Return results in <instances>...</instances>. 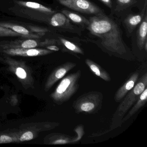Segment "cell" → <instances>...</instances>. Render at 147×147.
Listing matches in <instances>:
<instances>
[{"instance_id": "23", "label": "cell", "mask_w": 147, "mask_h": 147, "mask_svg": "<svg viewBox=\"0 0 147 147\" xmlns=\"http://www.w3.org/2000/svg\"><path fill=\"white\" fill-rule=\"evenodd\" d=\"M16 74L18 77L21 79H25L27 76V74L25 69L21 67L17 69Z\"/></svg>"}, {"instance_id": "20", "label": "cell", "mask_w": 147, "mask_h": 147, "mask_svg": "<svg viewBox=\"0 0 147 147\" xmlns=\"http://www.w3.org/2000/svg\"><path fill=\"white\" fill-rule=\"evenodd\" d=\"M0 37H20L24 38L22 35L8 28L1 26H0Z\"/></svg>"}, {"instance_id": "22", "label": "cell", "mask_w": 147, "mask_h": 147, "mask_svg": "<svg viewBox=\"0 0 147 147\" xmlns=\"http://www.w3.org/2000/svg\"><path fill=\"white\" fill-rule=\"evenodd\" d=\"M33 133L31 131H28L25 132L22 136L20 137V141L21 142L24 141H30L33 138Z\"/></svg>"}, {"instance_id": "6", "label": "cell", "mask_w": 147, "mask_h": 147, "mask_svg": "<svg viewBox=\"0 0 147 147\" xmlns=\"http://www.w3.org/2000/svg\"><path fill=\"white\" fill-rule=\"evenodd\" d=\"M63 6L86 15L96 16L105 13L104 10L88 0H57Z\"/></svg>"}, {"instance_id": "24", "label": "cell", "mask_w": 147, "mask_h": 147, "mask_svg": "<svg viewBox=\"0 0 147 147\" xmlns=\"http://www.w3.org/2000/svg\"><path fill=\"white\" fill-rule=\"evenodd\" d=\"M12 138L9 136L2 135L0 136V143H7L12 142Z\"/></svg>"}, {"instance_id": "25", "label": "cell", "mask_w": 147, "mask_h": 147, "mask_svg": "<svg viewBox=\"0 0 147 147\" xmlns=\"http://www.w3.org/2000/svg\"><path fill=\"white\" fill-rule=\"evenodd\" d=\"M99 1L103 3L105 5L110 8L111 11H112L113 9V2L112 0H99Z\"/></svg>"}, {"instance_id": "21", "label": "cell", "mask_w": 147, "mask_h": 147, "mask_svg": "<svg viewBox=\"0 0 147 147\" xmlns=\"http://www.w3.org/2000/svg\"><path fill=\"white\" fill-rule=\"evenodd\" d=\"M29 29L32 32L35 33L40 34L42 36L45 35L46 32H49V30L47 28H42L38 26H29Z\"/></svg>"}, {"instance_id": "4", "label": "cell", "mask_w": 147, "mask_h": 147, "mask_svg": "<svg viewBox=\"0 0 147 147\" xmlns=\"http://www.w3.org/2000/svg\"><path fill=\"white\" fill-rule=\"evenodd\" d=\"M81 71L78 70L63 78L51 94L52 99L61 105L69 100L78 91Z\"/></svg>"}, {"instance_id": "7", "label": "cell", "mask_w": 147, "mask_h": 147, "mask_svg": "<svg viewBox=\"0 0 147 147\" xmlns=\"http://www.w3.org/2000/svg\"><path fill=\"white\" fill-rule=\"evenodd\" d=\"M60 45L58 39H18L14 41H5L0 42V49H33L37 47H47L50 45Z\"/></svg>"}, {"instance_id": "5", "label": "cell", "mask_w": 147, "mask_h": 147, "mask_svg": "<svg viewBox=\"0 0 147 147\" xmlns=\"http://www.w3.org/2000/svg\"><path fill=\"white\" fill-rule=\"evenodd\" d=\"M103 100V94L100 92H89L74 101L73 107L77 113H95L102 107Z\"/></svg>"}, {"instance_id": "17", "label": "cell", "mask_w": 147, "mask_h": 147, "mask_svg": "<svg viewBox=\"0 0 147 147\" xmlns=\"http://www.w3.org/2000/svg\"><path fill=\"white\" fill-rule=\"evenodd\" d=\"M147 101V88H146L141 94L138 99L137 100L136 103L134 105L133 107L131 109L128 114L125 117H123L122 119V123L127 121L131 117H132L137 112L141 107L144 105Z\"/></svg>"}, {"instance_id": "13", "label": "cell", "mask_w": 147, "mask_h": 147, "mask_svg": "<svg viewBox=\"0 0 147 147\" xmlns=\"http://www.w3.org/2000/svg\"><path fill=\"white\" fill-rule=\"evenodd\" d=\"M76 66V63L67 62L57 67L49 78L46 84V88L49 89L58 80L64 77L69 71L73 69Z\"/></svg>"}, {"instance_id": "2", "label": "cell", "mask_w": 147, "mask_h": 147, "mask_svg": "<svg viewBox=\"0 0 147 147\" xmlns=\"http://www.w3.org/2000/svg\"><path fill=\"white\" fill-rule=\"evenodd\" d=\"M13 11L20 17L48 24L56 11L39 3L31 1H14Z\"/></svg>"}, {"instance_id": "18", "label": "cell", "mask_w": 147, "mask_h": 147, "mask_svg": "<svg viewBox=\"0 0 147 147\" xmlns=\"http://www.w3.org/2000/svg\"><path fill=\"white\" fill-rule=\"evenodd\" d=\"M86 63L89 67L92 72L95 75L98 76L105 81L110 82L111 80L110 75L99 65L89 59H86Z\"/></svg>"}, {"instance_id": "9", "label": "cell", "mask_w": 147, "mask_h": 147, "mask_svg": "<svg viewBox=\"0 0 147 147\" xmlns=\"http://www.w3.org/2000/svg\"><path fill=\"white\" fill-rule=\"evenodd\" d=\"M145 0H114L113 9L111 14L120 20L125 16L131 13L133 7H137L139 11L142 9Z\"/></svg>"}, {"instance_id": "19", "label": "cell", "mask_w": 147, "mask_h": 147, "mask_svg": "<svg viewBox=\"0 0 147 147\" xmlns=\"http://www.w3.org/2000/svg\"><path fill=\"white\" fill-rule=\"evenodd\" d=\"M58 40L60 43V45H62L66 51L76 54L84 55V51L76 44L64 38L59 37Z\"/></svg>"}, {"instance_id": "15", "label": "cell", "mask_w": 147, "mask_h": 147, "mask_svg": "<svg viewBox=\"0 0 147 147\" xmlns=\"http://www.w3.org/2000/svg\"><path fill=\"white\" fill-rule=\"evenodd\" d=\"M0 26L10 29L24 36L25 38L39 39L42 36L40 34L34 33L30 30H28L22 26L15 24L12 23L0 22Z\"/></svg>"}, {"instance_id": "26", "label": "cell", "mask_w": 147, "mask_h": 147, "mask_svg": "<svg viewBox=\"0 0 147 147\" xmlns=\"http://www.w3.org/2000/svg\"><path fill=\"white\" fill-rule=\"evenodd\" d=\"M46 49L49 50L51 51H58L60 50V48L57 46L56 45H50L47 46L46 47Z\"/></svg>"}, {"instance_id": "14", "label": "cell", "mask_w": 147, "mask_h": 147, "mask_svg": "<svg viewBox=\"0 0 147 147\" xmlns=\"http://www.w3.org/2000/svg\"><path fill=\"white\" fill-rule=\"evenodd\" d=\"M139 75L138 71L133 73L124 84L119 88L114 96V100L116 102L120 101L134 87L138 80Z\"/></svg>"}, {"instance_id": "11", "label": "cell", "mask_w": 147, "mask_h": 147, "mask_svg": "<svg viewBox=\"0 0 147 147\" xmlns=\"http://www.w3.org/2000/svg\"><path fill=\"white\" fill-rule=\"evenodd\" d=\"M147 13L141 24L133 31L131 38L133 46L140 51H147Z\"/></svg>"}, {"instance_id": "8", "label": "cell", "mask_w": 147, "mask_h": 147, "mask_svg": "<svg viewBox=\"0 0 147 147\" xmlns=\"http://www.w3.org/2000/svg\"><path fill=\"white\" fill-rule=\"evenodd\" d=\"M48 24L63 32L76 34L81 36L86 29L71 22L61 12H56L50 18Z\"/></svg>"}, {"instance_id": "3", "label": "cell", "mask_w": 147, "mask_h": 147, "mask_svg": "<svg viewBox=\"0 0 147 147\" xmlns=\"http://www.w3.org/2000/svg\"><path fill=\"white\" fill-rule=\"evenodd\" d=\"M147 86V74L141 77L140 80L126 94V97L120 103L113 115L111 124L112 129L120 126L125 113L139 98L141 94Z\"/></svg>"}, {"instance_id": "10", "label": "cell", "mask_w": 147, "mask_h": 147, "mask_svg": "<svg viewBox=\"0 0 147 147\" xmlns=\"http://www.w3.org/2000/svg\"><path fill=\"white\" fill-rule=\"evenodd\" d=\"M147 13V0H145L143 7L139 12L131 13L120 20L128 38L131 37L133 31L141 24Z\"/></svg>"}, {"instance_id": "12", "label": "cell", "mask_w": 147, "mask_h": 147, "mask_svg": "<svg viewBox=\"0 0 147 147\" xmlns=\"http://www.w3.org/2000/svg\"><path fill=\"white\" fill-rule=\"evenodd\" d=\"M2 52L11 55L33 57L44 55L52 53L53 51L41 49H12L2 50Z\"/></svg>"}, {"instance_id": "16", "label": "cell", "mask_w": 147, "mask_h": 147, "mask_svg": "<svg viewBox=\"0 0 147 147\" xmlns=\"http://www.w3.org/2000/svg\"><path fill=\"white\" fill-rule=\"evenodd\" d=\"M61 12L64 14L74 24L83 27L84 29H86L89 25L88 18H86L79 13L67 9L62 10Z\"/></svg>"}, {"instance_id": "1", "label": "cell", "mask_w": 147, "mask_h": 147, "mask_svg": "<svg viewBox=\"0 0 147 147\" xmlns=\"http://www.w3.org/2000/svg\"><path fill=\"white\" fill-rule=\"evenodd\" d=\"M89 24L86 29L95 39H88L104 51L119 56L131 55L130 51L123 37L119 20L111 14L105 13L88 18Z\"/></svg>"}]
</instances>
